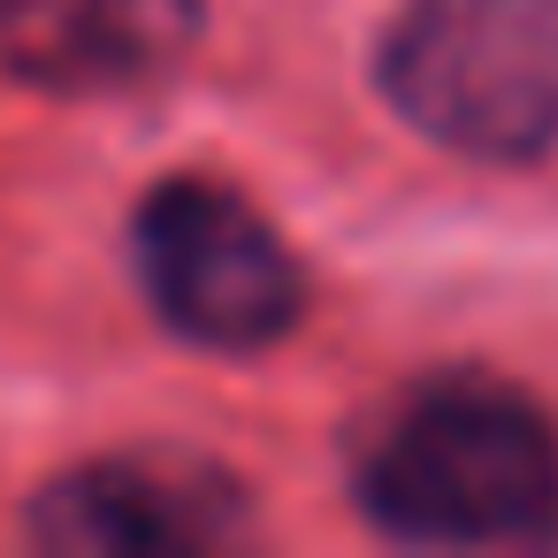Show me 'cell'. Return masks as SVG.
Here are the masks:
<instances>
[{
	"label": "cell",
	"instance_id": "2",
	"mask_svg": "<svg viewBox=\"0 0 558 558\" xmlns=\"http://www.w3.org/2000/svg\"><path fill=\"white\" fill-rule=\"evenodd\" d=\"M375 85L444 154L543 161L558 146V0H405Z\"/></svg>",
	"mask_w": 558,
	"mask_h": 558
},
{
	"label": "cell",
	"instance_id": "1",
	"mask_svg": "<svg viewBox=\"0 0 558 558\" xmlns=\"http://www.w3.org/2000/svg\"><path fill=\"white\" fill-rule=\"evenodd\" d=\"M352 505L413 550H550L558 421L505 375H428L360 436Z\"/></svg>",
	"mask_w": 558,
	"mask_h": 558
},
{
	"label": "cell",
	"instance_id": "4",
	"mask_svg": "<svg viewBox=\"0 0 558 558\" xmlns=\"http://www.w3.org/2000/svg\"><path fill=\"white\" fill-rule=\"evenodd\" d=\"M245 527V497L192 451H116L54 474L32 505V535L70 558H169L222 550Z\"/></svg>",
	"mask_w": 558,
	"mask_h": 558
},
{
	"label": "cell",
	"instance_id": "5",
	"mask_svg": "<svg viewBox=\"0 0 558 558\" xmlns=\"http://www.w3.org/2000/svg\"><path fill=\"white\" fill-rule=\"evenodd\" d=\"M207 0H0V70L39 93H131L169 77Z\"/></svg>",
	"mask_w": 558,
	"mask_h": 558
},
{
	"label": "cell",
	"instance_id": "3",
	"mask_svg": "<svg viewBox=\"0 0 558 558\" xmlns=\"http://www.w3.org/2000/svg\"><path fill=\"white\" fill-rule=\"evenodd\" d=\"M154 314L207 352H268L306 314V268L283 230L215 177H169L131 222Z\"/></svg>",
	"mask_w": 558,
	"mask_h": 558
}]
</instances>
